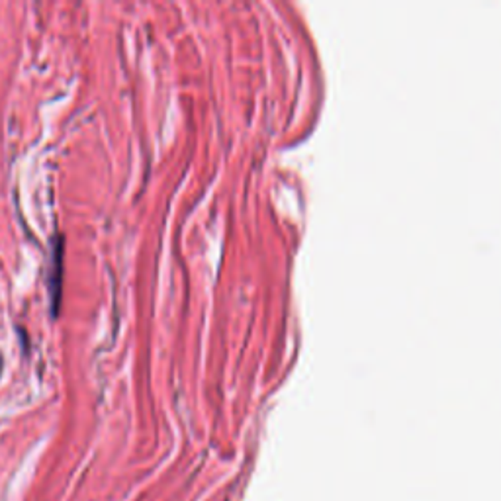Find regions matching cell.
I'll list each match as a JSON object with an SVG mask.
<instances>
[{
	"label": "cell",
	"mask_w": 501,
	"mask_h": 501,
	"mask_svg": "<svg viewBox=\"0 0 501 501\" xmlns=\"http://www.w3.org/2000/svg\"><path fill=\"white\" fill-rule=\"evenodd\" d=\"M63 254H65V237L57 235L53 239L49 269H47V290H49V301H51V316H57L59 311V300H61V272H63Z\"/></svg>",
	"instance_id": "1"
},
{
	"label": "cell",
	"mask_w": 501,
	"mask_h": 501,
	"mask_svg": "<svg viewBox=\"0 0 501 501\" xmlns=\"http://www.w3.org/2000/svg\"><path fill=\"white\" fill-rule=\"evenodd\" d=\"M0 372H2V355H0Z\"/></svg>",
	"instance_id": "2"
}]
</instances>
